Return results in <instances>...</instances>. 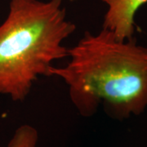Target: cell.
I'll return each instance as SVG.
<instances>
[{"label": "cell", "instance_id": "6da1fadb", "mask_svg": "<svg viewBox=\"0 0 147 147\" xmlns=\"http://www.w3.org/2000/svg\"><path fill=\"white\" fill-rule=\"evenodd\" d=\"M69 61L53 66L50 75L61 79L79 114L94 115L102 105L112 119L123 120L139 115L147 108V47L134 38L119 40L102 28L85 31L68 48Z\"/></svg>", "mask_w": 147, "mask_h": 147}, {"label": "cell", "instance_id": "7a4b0ae2", "mask_svg": "<svg viewBox=\"0 0 147 147\" xmlns=\"http://www.w3.org/2000/svg\"><path fill=\"white\" fill-rule=\"evenodd\" d=\"M64 0H10L0 24V95L22 102L53 64L68 57L63 42L76 30Z\"/></svg>", "mask_w": 147, "mask_h": 147}, {"label": "cell", "instance_id": "3957f363", "mask_svg": "<svg viewBox=\"0 0 147 147\" xmlns=\"http://www.w3.org/2000/svg\"><path fill=\"white\" fill-rule=\"evenodd\" d=\"M107 6L102 28L109 30L119 40L134 38L135 16L147 0H100Z\"/></svg>", "mask_w": 147, "mask_h": 147}, {"label": "cell", "instance_id": "277c9868", "mask_svg": "<svg viewBox=\"0 0 147 147\" xmlns=\"http://www.w3.org/2000/svg\"><path fill=\"white\" fill-rule=\"evenodd\" d=\"M38 132L34 127L24 124L18 127L10 141L3 147H37Z\"/></svg>", "mask_w": 147, "mask_h": 147}]
</instances>
